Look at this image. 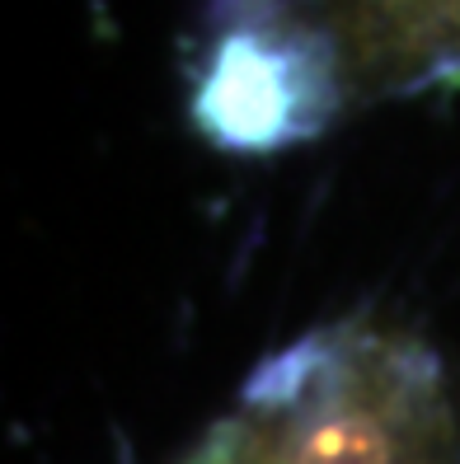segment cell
Instances as JSON below:
<instances>
[{
    "label": "cell",
    "mask_w": 460,
    "mask_h": 464,
    "mask_svg": "<svg viewBox=\"0 0 460 464\" xmlns=\"http://www.w3.org/2000/svg\"><path fill=\"white\" fill-rule=\"evenodd\" d=\"M338 108V90L319 43L296 24L250 19L211 52L198 113L230 146H273L315 131Z\"/></svg>",
    "instance_id": "obj_1"
},
{
    "label": "cell",
    "mask_w": 460,
    "mask_h": 464,
    "mask_svg": "<svg viewBox=\"0 0 460 464\" xmlns=\"http://www.w3.org/2000/svg\"><path fill=\"white\" fill-rule=\"evenodd\" d=\"M291 19L319 43L338 103L409 94L460 71V0H301Z\"/></svg>",
    "instance_id": "obj_2"
}]
</instances>
